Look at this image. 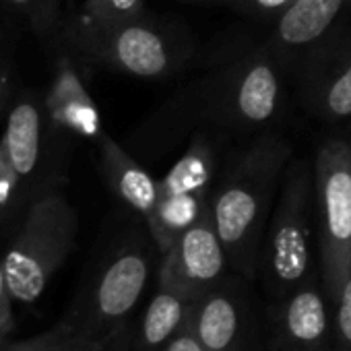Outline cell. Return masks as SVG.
<instances>
[{
    "instance_id": "cb8c5ba5",
    "label": "cell",
    "mask_w": 351,
    "mask_h": 351,
    "mask_svg": "<svg viewBox=\"0 0 351 351\" xmlns=\"http://www.w3.org/2000/svg\"><path fill=\"white\" fill-rule=\"evenodd\" d=\"M295 0H232V5H240L248 11H254L258 15L267 17H281Z\"/></svg>"
},
{
    "instance_id": "9c48e42d",
    "label": "cell",
    "mask_w": 351,
    "mask_h": 351,
    "mask_svg": "<svg viewBox=\"0 0 351 351\" xmlns=\"http://www.w3.org/2000/svg\"><path fill=\"white\" fill-rule=\"evenodd\" d=\"M281 73L267 52L248 54L226 66L211 87V110L217 120L238 128L269 124L281 108Z\"/></svg>"
},
{
    "instance_id": "3957f363",
    "label": "cell",
    "mask_w": 351,
    "mask_h": 351,
    "mask_svg": "<svg viewBox=\"0 0 351 351\" xmlns=\"http://www.w3.org/2000/svg\"><path fill=\"white\" fill-rule=\"evenodd\" d=\"M79 215L60 189L36 197L0 258L15 304L32 306L75 250Z\"/></svg>"
},
{
    "instance_id": "6da1fadb",
    "label": "cell",
    "mask_w": 351,
    "mask_h": 351,
    "mask_svg": "<svg viewBox=\"0 0 351 351\" xmlns=\"http://www.w3.org/2000/svg\"><path fill=\"white\" fill-rule=\"evenodd\" d=\"M289 155V143L269 132L244 151L211 193L209 207L228 263L246 279L258 273L267 226Z\"/></svg>"
},
{
    "instance_id": "277c9868",
    "label": "cell",
    "mask_w": 351,
    "mask_h": 351,
    "mask_svg": "<svg viewBox=\"0 0 351 351\" xmlns=\"http://www.w3.org/2000/svg\"><path fill=\"white\" fill-rule=\"evenodd\" d=\"M314 167L295 161L277 195L258 265L265 285L279 300L320 279L314 265Z\"/></svg>"
},
{
    "instance_id": "ba28073f",
    "label": "cell",
    "mask_w": 351,
    "mask_h": 351,
    "mask_svg": "<svg viewBox=\"0 0 351 351\" xmlns=\"http://www.w3.org/2000/svg\"><path fill=\"white\" fill-rule=\"evenodd\" d=\"M62 134L66 132L50 118L46 99L23 93L13 104L3 141L19 173L27 203L52 189H60L64 169Z\"/></svg>"
},
{
    "instance_id": "83f0119b",
    "label": "cell",
    "mask_w": 351,
    "mask_h": 351,
    "mask_svg": "<svg viewBox=\"0 0 351 351\" xmlns=\"http://www.w3.org/2000/svg\"><path fill=\"white\" fill-rule=\"evenodd\" d=\"M9 343V339H0V351H5V345Z\"/></svg>"
},
{
    "instance_id": "603a6c76",
    "label": "cell",
    "mask_w": 351,
    "mask_h": 351,
    "mask_svg": "<svg viewBox=\"0 0 351 351\" xmlns=\"http://www.w3.org/2000/svg\"><path fill=\"white\" fill-rule=\"evenodd\" d=\"M15 298L7 285L3 267H0V339H11V332L15 328Z\"/></svg>"
},
{
    "instance_id": "30bf717a",
    "label": "cell",
    "mask_w": 351,
    "mask_h": 351,
    "mask_svg": "<svg viewBox=\"0 0 351 351\" xmlns=\"http://www.w3.org/2000/svg\"><path fill=\"white\" fill-rule=\"evenodd\" d=\"M230 263L217 234L211 207L161 254L157 281L197 302L226 279Z\"/></svg>"
},
{
    "instance_id": "e0dca14e",
    "label": "cell",
    "mask_w": 351,
    "mask_h": 351,
    "mask_svg": "<svg viewBox=\"0 0 351 351\" xmlns=\"http://www.w3.org/2000/svg\"><path fill=\"white\" fill-rule=\"evenodd\" d=\"M308 97L314 112L326 120L351 118V52L324 66L312 79Z\"/></svg>"
},
{
    "instance_id": "7402d4cb",
    "label": "cell",
    "mask_w": 351,
    "mask_h": 351,
    "mask_svg": "<svg viewBox=\"0 0 351 351\" xmlns=\"http://www.w3.org/2000/svg\"><path fill=\"white\" fill-rule=\"evenodd\" d=\"M335 337L341 351H351V273L335 304Z\"/></svg>"
},
{
    "instance_id": "ffe728a7",
    "label": "cell",
    "mask_w": 351,
    "mask_h": 351,
    "mask_svg": "<svg viewBox=\"0 0 351 351\" xmlns=\"http://www.w3.org/2000/svg\"><path fill=\"white\" fill-rule=\"evenodd\" d=\"M27 205L19 173L11 161L5 141L0 138V221H9L19 213H25Z\"/></svg>"
},
{
    "instance_id": "5bb4252c",
    "label": "cell",
    "mask_w": 351,
    "mask_h": 351,
    "mask_svg": "<svg viewBox=\"0 0 351 351\" xmlns=\"http://www.w3.org/2000/svg\"><path fill=\"white\" fill-rule=\"evenodd\" d=\"M46 106L54 124L66 134L97 141V136L104 132L99 110L69 58H62L58 64Z\"/></svg>"
},
{
    "instance_id": "7c38bea8",
    "label": "cell",
    "mask_w": 351,
    "mask_h": 351,
    "mask_svg": "<svg viewBox=\"0 0 351 351\" xmlns=\"http://www.w3.org/2000/svg\"><path fill=\"white\" fill-rule=\"evenodd\" d=\"M277 322L281 351H322L330 335L328 302L320 279L285 295Z\"/></svg>"
},
{
    "instance_id": "f1b7e54d",
    "label": "cell",
    "mask_w": 351,
    "mask_h": 351,
    "mask_svg": "<svg viewBox=\"0 0 351 351\" xmlns=\"http://www.w3.org/2000/svg\"><path fill=\"white\" fill-rule=\"evenodd\" d=\"M211 3H232V0H211Z\"/></svg>"
},
{
    "instance_id": "d4e9b609",
    "label": "cell",
    "mask_w": 351,
    "mask_h": 351,
    "mask_svg": "<svg viewBox=\"0 0 351 351\" xmlns=\"http://www.w3.org/2000/svg\"><path fill=\"white\" fill-rule=\"evenodd\" d=\"M163 351H207V349L201 345V341L195 337V332L191 330V326L186 322V326L167 343V347Z\"/></svg>"
},
{
    "instance_id": "7a4b0ae2",
    "label": "cell",
    "mask_w": 351,
    "mask_h": 351,
    "mask_svg": "<svg viewBox=\"0 0 351 351\" xmlns=\"http://www.w3.org/2000/svg\"><path fill=\"white\" fill-rule=\"evenodd\" d=\"M151 244L138 234L120 238L97 261L62 322L104 343L128 326L153 277Z\"/></svg>"
},
{
    "instance_id": "4fadbf2b",
    "label": "cell",
    "mask_w": 351,
    "mask_h": 351,
    "mask_svg": "<svg viewBox=\"0 0 351 351\" xmlns=\"http://www.w3.org/2000/svg\"><path fill=\"white\" fill-rule=\"evenodd\" d=\"M95 143L99 149L101 176L108 189L114 193L118 201H122L136 215H141L147 223L157 205L159 180L153 178L151 171L143 167L108 132H101Z\"/></svg>"
},
{
    "instance_id": "4316f807",
    "label": "cell",
    "mask_w": 351,
    "mask_h": 351,
    "mask_svg": "<svg viewBox=\"0 0 351 351\" xmlns=\"http://www.w3.org/2000/svg\"><path fill=\"white\" fill-rule=\"evenodd\" d=\"M9 93H11V79H9V75L0 73V110L5 108V104L9 99Z\"/></svg>"
},
{
    "instance_id": "2e32d148",
    "label": "cell",
    "mask_w": 351,
    "mask_h": 351,
    "mask_svg": "<svg viewBox=\"0 0 351 351\" xmlns=\"http://www.w3.org/2000/svg\"><path fill=\"white\" fill-rule=\"evenodd\" d=\"M349 7L351 0H295L277 19V48L298 52L318 44Z\"/></svg>"
},
{
    "instance_id": "44dd1931",
    "label": "cell",
    "mask_w": 351,
    "mask_h": 351,
    "mask_svg": "<svg viewBox=\"0 0 351 351\" xmlns=\"http://www.w3.org/2000/svg\"><path fill=\"white\" fill-rule=\"evenodd\" d=\"M5 3L21 13L42 40L56 36L60 25V0H5Z\"/></svg>"
},
{
    "instance_id": "8992f818",
    "label": "cell",
    "mask_w": 351,
    "mask_h": 351,
    "mask_svg": "<svg viewBox=\"0 0 351 351\" xmlns=\"http://www.w3.org/2000/svg\"><path fill=\"white\" fill-rule=\"evenodd\" d=\"M215 165L217 157L213 145L197 134L184 155L159 180L157 205L147 221L149 236L159 254H165L209 209Z\"/></svg>"
},
{
    "instance_id": "484cf974",
    "label": "cell",
    "mask_w": 351,
    "mask_h": 351,
    "mask_svg": "<svg viewBox=\"0 0 351 351\" xmlns=\"http://www.w3.org/2000/svg\"><path fill=\"white\" fill-rule=\"evenodd\" d=\"M104 351H132V322L124 326L106 347Z\"/></svg>"
},
{
    "instance_id": "ac0fdd59",
    "label": "cell",
    "mask_w": 351,
    "mask_h": 351,
    "mask_svg": "<svg viewBox=\"0 0 351 351\" xmlns=\"http://www.w3.org/2000/svg\"><path fill=\"white\" fill-rule=\"evenodd\" d=\"M110 341L104 343V341L89 339L60 320L54 328H50L38 337L23 339V341L9 339V343L5 345V351H104V347Z\"/></svg>"
},
{
    "instance_id": "9a60e30c",
    "label": "cell",
    "mask_w": 351,
    "mask_h": 351,
    "mask_svg": "<svg viewBox=\"0 0 351 351\" xmlns=\"http://www.w3.org/2000/svg\"><path fill=\"white\" fill-rule=\"evenodd\" d=\"M193 300L157 281L155 293L145 306L138 322L132 324V349L134 351H163L167 343L178 335L193 308Z\"/></svg>"
},
{
    "instance_id": "5b68a950",
    "label": "cell",
    "mask_w": 351,
    "mask_h": 351,
    "mask_svg": "<svg viewBox=\"0 0 351 351\" xmlns=\"http://www.w3.org/2000/svg\"><path fill=\"white\" fill-rule=\"evenodd\" d=\"M314 221L320 283L335 310L351 273V147L341 138H328L316 151Z\"/></svg>"
},
{
    "instance_id": "d6986e66",
    "label": "cell",
    "mask_w": 351,
    "mask_h": 351,
    "mask_svg": "<svg viewBox=\"0 0 351 351\" xmlns=\"http://www.w3.org/2000/svg\"><path fill=\"white\" fill-rule=\"evenodd\" d=\"M145 19V0H85L77 17L91 27H114Z\"/></svg>"
},
{
    "instance_id": "8fae6325",
    "label": "cell",
    "mask_w": 351,
    "mask_h": 351,
    "mask_svg": "<svg viewBox=\"0 0 351 351\" xmlns=\"http://www.w3.org/2000/svg\"><path fill=\"white\" fill-rule=\"evenodd\" d=\"M189 326L207 351H258L250 304L242 287L228 277L193 304Z\"/></svg>"
},
{
    "instance_id": "52a82bcc",
    "label": "cell",
    "mask_w": 351,
    "mask_h": 351,
    "mask_svg": "<svg viewBox=\"0 0 351 351\" xmlns=\"http://www.w3.org/2000/svg\"><path fill=\"white\" fill-rule=\"evenodd\" d=\"M66 40L83 58L141 79L169 75L178 58L171 40L147 17L114 27H91L75 19Z\"/></svg>"
}]
</instances>
